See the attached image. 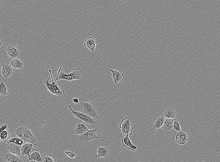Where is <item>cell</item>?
<instances>
[{
    "mask_svg": "<svg viewBox=\"0 0 220 162\" xmlns=\"http://www.w3.org/2000/svg\"><path fill=\"white\" fill-rule=\"evenodd\" d=\"M16 135L19 137L25 143H31L36 145L38 141L35 137V135L32 133L28 126L19 125L14 129Z\"/></svg>",
    "mask_w": 220,
    "mask_h": 162,
    "instance_id": "6da1fadb",
    "label": "cell"
},
{
    "mask_svg": "<svg viewBox=\"0 0 220 162\" xmlns=\"http://www.w3.org/2000/svg\"><path fill=\"white\" fill-rule=\"evenodd\" d=\"M78 107L81 112L96 120L99 119L95 105L82 100L79 102Z\"/></svg>",
    "mask_w": 220,
    "mask_h": 162,
    "instance_id": "7a4b0ae2",
    "label": "cell"
},
{
    "mask_svg": "<svg viewBox=\"0 0 220 162\" xmlns=\"http://www.w3.org/2000/svg\"><path fill=\"white\" fill-rule=\"evenodd\" d=\"M97 130V128L88 130L83 134L77 135L76 137L77 141L78 143L86 145L89 143L91 140L99 139L100 137L97 136L96 134Z\"/></svg>",
    "mask_w": 220,
    "mask_h": 162,
    "instance_id": "3957f363",
    "label": "cell"
},
{
    "mask_svg": "<svg viewBox=\"0 0 220 162\" xmlns=\"http://www.w3.org/2000/svg\"><path fill=\"white\" fill-rule=\"evenodd\" d=\"M49 72L52 82H54L55 83H56L57 81L61 80H66L68 81L73 80L70 73H65L62 66H60L59 68L54 70L52 75L51 71H50Z\"/></svg>",
    "mask_w": 220,
    "mask_h": 162,
    "instance_id": "277c9868",
    "label": "cell"
},
{
    "mask_svg": "<svg viewBox=\"0 0 220 162\" xmlns=\"http://www.w3.org/2000/svg\"><path fill=\"white\" fill-rule=\"evenodd\" d=\"M52 83L49 82L48 79L45 80L43 83L46 87L48 91L50 93L59 97L63 96L65 93L64 89L58 86L57 84L52 82Z\"/></svg>",
    "mask_w": 220,
    "mask_h": 162,
    "instance_id": "5b68a950",
    "label": "cell"
},
{
    "mask_svg": "<svg viewBox=\"0 0 220 162\" xmlns=\"http://www.w3.org/2000/svg\"><path fill=\"white\" fill-rule=\"evenodd\" d=\"M68 107L71 111V113L74 115L75 117H77L82 120L84 124L94 125L96 123V120L95 119L81 112L74 111L70 105H68Z\"/></svg>",
    "mask_w": 220,
    "mask_h": 162,
    "instance_id": "8992f818",
    "label": "cell"
},
{
    "mask_svg": "<svg viewBox=\"0 0 220 162\" xmlns=\"http://www.w3.org/2000/svg\"><path fill=\"white\" fill-rule=\"evenodd\" d=\"M4 161L8 162H26L24 159L11 153L8 150L3 151L2 154Z\"/></svg>",
    "mask_w": 220,
    "mask_h": 162,
    "instance_id": "52a82bcc",
    "label": "cell"
},
{
    "mask_svg": "<svg viewBox=\"0 0 220 162\" xmlns=\"http://www.w3.org/2000/svg\"><path fill=\"white\" fill-rule=\"evenodd\" d=\"M173 119L165 118L162 126V130L166 134L170 135L174 130L173 127Z\"/></svg>",
    "mask_w": 220,
    "mask_h": 162,
    "instance_id": "ba28073f",
    "label": "cell"
},
{
    "mask_svg": "<svg viewBox=\"0 0 220 162\" xmlns=\"http://www.w3.org/2000/svg\"><path fill=\"white\" fill-rule=\"evenodd\" d=\"M1 71L2 75L5 79L9 78L14 73L12 67L10 64L8 63L1 65Z\"/></svg>",
    "mask_w": 220,
    "mask_h": 162,
    "instance_id": "9c48e42d",
    "label": "cell"
},
{
    "mask_svg": "<svg viewBox=\"0 0 220 162\" xmlns=\"http://www.w3.org/2000/svg\"><path fill=\"white\" fill-rule=\"evenodd\" d=\"M27 161L32 160L34 162H40L42 160L39 152L38 150L35 148H33L31 151L29 156L26 159Z\"/></svg>",
    "mask_w": 220,
    "mask_h": 162,
    "instance_id": "30bf717a",
    "label": "cell"
},
{
    "mask_svg": "<svg viewBox=\"0 0 220 162\" xmlns=\"http://www.w3.org/2000/svg\"><path fill=\"white\" fill-rule=\"evenodd\" d=\"M33 145L28 143H26L22 145L21 147V155L20 157L24 159H26L33 148Z\"/></svg>",
    "mask_w": 220,
    "mask_h": 162,
    "instance_id": "8fae6325",
    "label": "cell"
},
{
    "mask_svg": "<svg viewBox=\"0 0 220 162\" xmlns=\"http://www.w3.org/2000/svg\"><path fill=\"white\" fill-rule=\"evenodd\" d=\"M6 51L10 60L17 58L20 54L19 50L11 45H8L6 48Z\"/></svg>",
    "mask_w": 220,
    "mask_h": 162,
    "instance_id": "7c38bea8",
    "label": "cell"
},
{
    "mask_svg": "<svg viewBox=\"0 0 220 162\" xmlns=\"http://www.w3.org/2000/svg\"><path fill=\"white\" fill-rule=\"evenodd\" d=\"M109 70L112 73V77L115 83L122 82L124 76L122 72L117 69H113L110 68H109Z\"/></svg>",
    "mask_w": 220,
    "mask_h": 162,
    "instance_id": "4fadbf2b",
    "label": "cell"
},
{
    "mask_svg": "<svg viewBox=\"0 0 220 162\" xmlns=\"http://www.w3.org/2000/svg\"><path fill=\"white\" fill-rule=\"evenodd\" d=\"M97 41L93 37H88L84 40L83 44L84 46H87L92 53L94 52L95 49Z\"/></svg>",
    "mask_w": 220,
    "mask_h": 162,
    "instance_id": "5bb4252c",
    "label": "cell"
},
{
    "mask_svg": "<svg viewBox=\"0 0 220 162\" xmlns=\"http://www.w3.org/2000/svg\"><path fill=\"white\" fill-rule=\"evenodd\" d=\"M165 120V118L163 116L157 117L154 123L150 128L151 132L155 133L157 130L162 127Z\"/></svg>",
    "mask_w": 220,
    "mask_h": 162,
    "instance_id": "9a60e30c",
    "label": "cell"
},
{
    "mask_svg": "<svg viewBox=\"0 0 220 162\" xmlns=\"http://www.w3.org/2000/svg\"><path fill=\"white\" fill-rule=\"evenodd\" d=\"M21 146L13 143H9L7 144V149L11 153L20 156Z\"/></svg>",
    "mask_w": 220,
    "mask_h": 162,
    "instance_id": "2e32d148",
    "label": "cell"
},
{
    "mask_svg": "<svg viewBox=\"0 0 220 162\" xmlns=\"http://www.w3.org/2000/svg\"><path fill=\"white\" fill-rule=\"evenodd\" d=\"M12 131V129L7 128L2 132L0 135L2 144H4L8 142L10 138Z\"/></svg>",
    "mask_w": 220,
    "mask_h": 162,
    "instance_id": "e0dca14e",
    "label": "cell"
},
{
    "mask_svg": "<svg viewBox=\"0 0 220 162\" xmlns=\"http://www.w3.org/2000/svg\"><path fill=\"white\" fill-rule=\"evenodd\" d=\"M122 145L127 149L132 151H136L138 149L137 146L133 145L128 136L123 137L122 140Z\"/></svg>",
    "mask_w": 220,
    "mask_h": 162,
    "instance_id": "ac0fdd59",
    "label": "cell"
},
{
    "mask_svg": "<svg viewBox=\"0 0 220 162\" xmlns=\"http://www.w3.org/2000/svg\"><path fill=\"white\" fill-rule=\"evenodd\" d=\"M88 130V127L83 123H81L78 122L72 133L77 135H81L85 133Z\"/></svg>",
    "mask_w": 220,
    "mask_h": 162,
    "instance_id": "d6986e66",
    "label": "cell"
},
{
    "mask_svg": "<svg viewBox=\"0 0 220 162\" xmlns=\"http://www.w3.org/2000/svg\"><path fill=\"white\" fill-rule=\"evenodd\" d=\"M175 138L178 144L184 145L188 140V136L185 133L181 131L177 133Z\"/></svg>",
    "mask_w": 220,
    "mask_h": 162,
    "instance_id": "ffe728a7",
    "label": "cell"
},
{
    "mask_svg": "<svg viewBox=\"0 0 220 162\" xmlns=\"http://www.w3.org/2000/svg\"><path fill=\"white\" fill-rule=\"evenodd\" d=\"M72 80H79L83 74V71L80 68L73 69L70 73Z\"/></svg>",
    "mask_w": 220,
    "mask_h": 162,
    "instance_id": "44dd1931",
    "label": "cell"
},
{
    "mask_svg": "<svg viewBox=\"0 0 220 162\" xmlns=\"http://www.w3.org/2000/svg\"><path fill=\"white\" fill-rule=\"evenodd\" d=\"M176 114L175 110L171 107L167 108L163 113V116L165 118L172 119L175 118Z\"/></svg>",
    "mask_w": 220,
    "mask_h": 162,
    "instance_id": "7402d4cb",
    "label": "cell"
},
{
    "mask_svg": "<svg viewBox=\"0 0 220 162\" xmlns=\"http://www.w3.org/2000/svg\"><path fill=\"white\" fill-rule=\"evenodd\" d=\"M97 155L95 156L97 158H106L109 154L108 150L107 147L100 146L98 147Z\"/></svg>",
    "mask_w": 220,
    "mask_h": 162,
    "instance_id": "603a6c76",
    "label": "cell"
},
{
    "mask_svg": "<svg viewBox=\"0 0 220 162\" xmlns=\"http://www.w3.org/2000/svg\"><path fill=\"white\" fill-rule=\"evenodd\" d=\"M10 64L12 67L15 69H22L24 63L22 60L16 58L10 60Z\"/></svg>",
    "mask_w": 220,
    "mask_h": 162,
    "instance_id": "cb8c5ba5",
    "label": "cell"
},
{
    "mask_svg": "<svg viewBox=\"0 0 220 162\" xmlns=\"http://www.w3.org/2000/svg\"><path fill=\"white\" fill-rule=\"evenodd\" d=\"M13 143L17 145H22L25 143L22 139L17 135H15L11 138H10L7 143Z\"/></svg>",
    "mask_w": 220,
    "mask_h": 162,
    "instance_id": "d4e9b609",
    "label": "cell"
},
{
    "mask_svg": "<svg viewBox=\"0 0 220 162\" xmlns=\"http://www.w3.org/2000/svg\"><path fill=\"white\" fill-rule=\"evenodd\" d=\"M8 89L5 83L1 82L0 83V95L2 96H6L9 94Z\"/></svg>",
    "mask_w": 220,
    "mask_h": 162,
    "instance_id": "484cf974",
    "label": "cell"
},
{
    "mask_svg": "<svg viewBox=\"0 0 220 162\" xmlns=\"http://www.w3.org/2000/svg\"><path fill=\"white\" fill-rule=\"evenodd\" d=\"M42 159L44 160V162H56V159L55 157L49 153H46L42 155Z\"/></svg>",
    "mask_w": 220,
    "mask_h": 162,
    "instance_id": "4316f807",
    "label": "cell"
},
{
    "mask_svg": "<svg viewBox=\"0 0 220 162\" xmlns=\"http://www.w3.org/2000/svg\"><path fill=\"white\" fill-rule=\"evenodd\" d=\"M130 126H128L121 128L122 135L124 136L131 135L132 131L131 129Z\"/></svg>",
    "mask_w": 220,
    "mask_h": 162,
    "instance_id": "83f0119b",
    "label": "cell"
},
{
    "mask_svg": "<svg viewBox=\"0 0 220 162\" xmlns=\"http://www.w3.org/2000/svg\"><path fill=\"white\" fill-rule=\"evenodd\" d=\"M128 126H133L134 125L130 123L128 117H125L121 120V122L119 124V126L120 128L121 129Z\"/></svg>",
    "mask_w": 220,
    "mask_h": 162,
    "instance_id": "f1b7e54d",
    "label": "cell"
},
{
    "mask_svg": "<svg viewBox=\"0 0 220 162\" xmlns=\"http://www.w3.org/2000/svg\"><path fill=\"white\" fill-rule=\"evenodd\" d=\"M173 127L178 132L182 131L181 128L178 121L177 119H173Z\"/></svg>",
    "mask_w": 220,
    "mask_h": 162,
    "instance_id": "f546056e",
    "label": "cell"
},
{
    "mask_svg": "<svg viewBox=\"0 0 220 162\" xmlns=\"http://www.w3.org/2000/svg\"><path fill=\"white\" fill-rule=\"evenodd\" d=\"M64 152L66 155L71 158H74L76 156V154L72 151L65 150Z\"/></svg>",
    "mask_w": 220,
    "mask_h": 162,
    "instance_id": "4dcf8cb0",
    "label": "cell"
},
{
    "mask_svg": "<svg viewBox=\"0 0 220 162\" xmlns=\"http://www.w3.org/2000/svg\"><path fill=\"white\" fill-rule=\"evenodd\" d=\"M8 125L5 124L4 125H2L0 127V135L2 132L5 129L7 128Z\"/></svg>",
    "mask_w": 220,
    "mask_h": 162,
    "instance_id": "1f68e13d",
    "label": "cell"
},
{
    "mask_svg": "<svg viewBox=\"0 0 220 162\" xmlns=\"http://www.w3.org/2000/svg\"><path fill=\"white\" fill-rule=\"evenodd\" d=\"M72 100L73 102L75 104H78L79 102V100L77 98H73Z\"/></svg>",
    "mask_w": 220,
    "mask_h": 162,
    "instance_id": "d6a6232c",
    "label": "cell"
},
{
    "mask_svg": "<svg viewBox=\"0 0 220 162\" xmlns=\"http://www.w3.org/2000/svg\"><path fill=\"white\" fill-rule=\"evenodd\" d=\"M4 40L0 39V49H2L4 48Z\"/></svg>",
    "mask_w": 220,
    "mask_h": 162,
    "instance_id": "836d02e7",
    "label": "cell"
},
{
    "mask_svg": "<svg viewBox=\"0 0 220 162\" xmlns=\"http://www.w3.org/2000/svg\"><path fill=\"white\" fill-rule=\"evenodd\" d=\"M1 144H2V143H1V139H0V145H1Z\"/></svg>",
    "mask_w": 220,
    "mask_h": 162,
    "instance_id": "e575fe53",
    "label": "cell"
},
{
    "mask_svg": "<svg viewBox=\"0 0 220 162\" xmlns=\"http://www.w3.org/2000/svg\"><path fill=\"white\" fill-rule=\"evenodd\" d=\"M1 62H0V65H1Z\"/></svg>",
    "mask_w": 220,
    "mask_h": 162,
    "instance_id": "d590c367",
    "label": "cell"
}]
</instances>
